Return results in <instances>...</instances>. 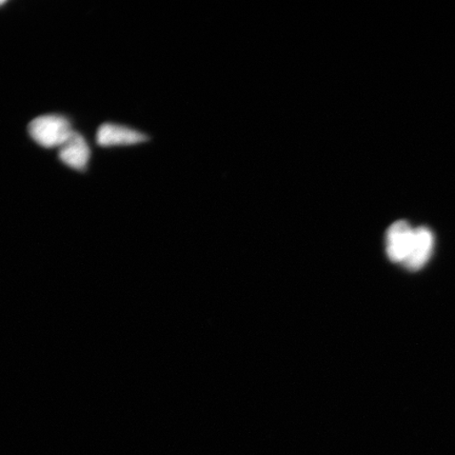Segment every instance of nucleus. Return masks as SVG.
Instances as JSON below:
<instances>
[{
  "mask_svg": "<svg viewBox=\"0 0 455 455\" xmlns=\"http://www.w3.org/2000/svg\"><path fill=\"white\" fill-rule=\"evenodd\" d=\"M28 134L44 148L62 147L74 133L71 124L60 116H43L28 124Z\"/></svg>",
  "mask_w": 455,
  "mask_h": 455,
  "instance_id": "obj_1",
  "label": "nucleus"
},
{
  "mask_svg": "<svg viewBox=\"0 0 455 455\" xmlns=\"http://www.w3.org/2000/svg\"><path fill=\"white\" fill-rule=\"evenodd\" d=\"M415 228L405 220L395 221L386 235V252L394 263L405 265L413 246Z\"/></svg>",
  "mask_w": 455,
  "mask_h": 455,
  "instance_id": "obj_2",
  "label": "nucleus"
},
{
  "mask_svg": "<svg viewBox=\"0 0 455 455\" xmlns=\"http://www.w3.org/2000/svg\"><path fill=\"white\" fill-rule=\"evenodd\" d=\"M148 140V136L139 131L114 124H101L96 134V141L101 147L138 145Z\"/></svg>",
  "mask_w": 455,
  "mask_h": 455,
  "instance_id": "obj_3",
  "label": "nucleus"
},
{
  "mask_svg": "<svg viewBox=\"0 0 455 455\" xmlns=\"http://www.w3.org/2000/svg\"><path fill=\"white\" fill-rule=\"evenodd\" d=\"M435 247V236L428 228H415L413 246L405 263L406 268L417 271L428 263Z\"/></svg>",
  "mask_w": 455,
  "mask_h": 455,
  "instance_id": "obj_4",
  "label": "nucleus"
},
{
  "mask_svg": "<svg viewBox=\"0 0 455 455\" xmlns=\"http://www.w3.org/2000/svg\"><path fill=\"white\" fill-rule=\"evenodd\" d=\"M60 161L74 170H84L90 159V148L79 133L74 132L71 139L60 147Z\"/></svg>",
  "mask_w": 455,
  "mask_h": 455,
  "instance_id": "obj_5",
  "label": "nucleus"
},
{
  "mask_svg": "<svg viewBox=\"0 0 455 455\" xmlns=\"http://www.w3.org/2000/svg\"><path fill=\"white\" fill-rule=\"evenodd\" d=\"M5 2H0V5H3Z\"/></svg>",
  "mask_w": 455,
  "mask_h": 455,
  "instance_id": "obj_6",
  "label": "nucleus"
}]
</instances>
